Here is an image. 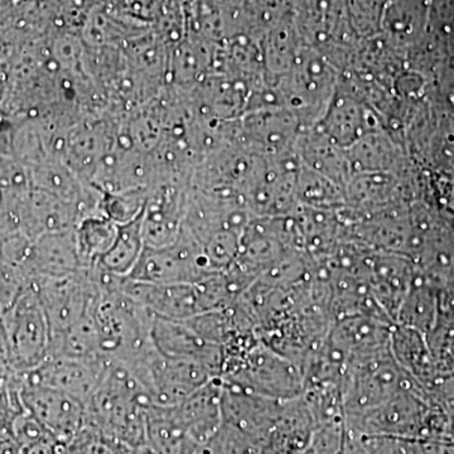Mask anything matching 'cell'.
Segmentation results:
<instances>
[{
	"instance_id": "8992f818",
	"label": "cell",
	"mask_w": 454,
	"mask_h": 454,
	"mask_svg": "<svg viewBox=\"0 0 454 454\" xmlns=\"http://www.w3.org/2000/svg\"><path fill=\"white\" fill-rule=\"evenodd\" d=\"M173 411L197 447L207 443L223 427V380L212 379Z\"/></svg>"
},
{
	"instance_id": "ba28073f",
	"label": "cell",
	"mask_w": 454,
	"mask_h": 454,
	"mask_svg": "<svg viewBox=\"0 0 454 454\" xmlns=\"http://www.w3.org/2000/svg\"><path fill=\"white\" fill-rule=\"evenodd\" d=\"M143 212L137 219L118 226V234L110 249L98 260V267L113 274V276L127 278L130 276L134 267L145 249L142 234Z\"/></svg>"
},
{
	"instance_id": "277c9868",
	"label": "cell",
	"mask_w": 454,
	"mask_h": 454,
	"mask_svg": "<svg viewBox=\"0 0 454 454\" xmlns=\"http://www.w3.org/2000/svg\"><path fill=\"white\" fill-rule=\"evenodd\" d=\"M151 336L155 348L164 356L199 361L220 378L225 363V348L203 339L186 322L152 316Z\"/></svg>"
},
{
	"instance_id": "8fae6325",
	"label": "cell",
	"mask_w": 454,
	"mask_h": 454,
	"mask_svg": "<svg viewBox=\"0 0 454 454\" xmlns=\"http://www.w3.org/2000/svg\"><path fill=\"white\" fill-rule=\"evenodd\" d=\"M67 447L70 454H134L133 448L90 427Z\"/></svg>"
},
{
	"instance_id": "9c48e42d",
	"label": "cell",
	"mask_w": 454,
	"mask_h": 454,
	"mask_svg": "<svg viewBox=\"0 0 454 454\" xmlns=\"http://www.w3.org/2000/svg\"><path fill=\"white\" fill-rule=\"evenodd\" d=\"M438 295L435 286L415 278L395 319V325L413 328L424 336L433 333L438 322Z\"/></svg>"
},
{
	"instance_id": "7a4b0ae2",
	"label": "cell",
	"mask_w": 454,
	"mask_h": 454,
	"mask_svg": "<svg viewBox=\"0 0 454 454\" xmlns=\"http://www.w3.org/2000/svg\"><path fill=\"white\" fill-rule=\"evenodd\" d=\"M215 274L202 245L182 226L175 243L145 247L130 278L143 283L193 284Z\"/></svg>"
},
{
	"instance_id": "5b68a950",
	"label": "cell",
	"mask_w": 454,
	"mask_h": 454,
	"mask_svg": "<svg viewBox=\"0 0 454 454\" xmlns=\"http://www.w3.org/2000/svg\"><path fill=\"white\" fill-rule=\"evenodd\" d=\"M27 402L33 417L62 443L70 444L88 426L85 403L64 391L38 387Z\"/></svg>"
},
{
	"instance_id": "6da1fadb",
	"label": "cell",
	"mask_w": 454,
	"mask_h": 454,
	"mask_svg": "<svg viewBox=\"0 0 454 454\" xmlns=\"http://www.w3.org/2000/svg\"><path fill=\"white\" fill-rule=\"evenodd\" d=\"M433 406L434 402L426 390L400 391L366 413L345 418V426L360 435L426 441Z\"/></svg>"
},
{
	"instance_id": "30bf717a",
	"label": "cell",
	"mask_w": 454,
	"mask_h": 454,
	"mask_svg": "<svg viewBox=\"0 0 454 454\" xmlns=\"http://www.w3.org/2000/svg\"><path fill=\"white\" fill-rule=\"evenodd\" d=\"M118 226L101 214L90 215L77 223L74 238L82 268L95 267L103 258L115 240Z\"/></svg>"
},
{
	"instance_id": "7c38bea8",
	"label": "cell",
	"mask_w": 454,
	"mask_h": 454,
	"mask_svg": "<svg viewBox=\"0 0 454 454\" xmlns=\"http://www.w3.org/2000/svg\"><path fill=\"white\" fill-rule=\"evenodd\" d=\"M367 454H424L422 441L399 437L361 435Z\"/></svg>"
},
{
	"instance_id": "52a82bcc",
	"label": "cell",
	"mask_w": 454,
	"mask_h": 454,
	"mask_svg": "<svg viewBox=\"0 0 454 454\" xmlns=\"http://www.w3.org/2000/svg\"><path fill=\"white\" fill-rule=\"evenodd\" d=\"M106 361L52 356L44 370V387L64 391L88 403L103 376Z\"/></svg>"
},
{
	"instance_id": "3957f363",
	"label": "cell",
	"mask_w": 454,
	"mask_h": 454,
	"mask_svg": "<svg viewBox=\"0 0 454 454\" xmlns=\"http://www.w3.org/2000/svg\"><path fill=\"white\" fill-rule=\"evenodd\" d=\"M121 291L152 316L160 318L188 321L205 313L196 283L154 284L124 278Z\"/></svg>"
}]
</instances>
